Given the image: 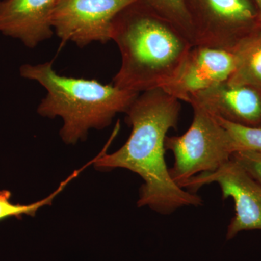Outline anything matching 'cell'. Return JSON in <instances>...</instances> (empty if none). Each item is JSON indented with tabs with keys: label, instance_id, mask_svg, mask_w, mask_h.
Masks as SVG:
<instances>
[{
	"label": "cell",
	"instance_id": "9",
	"mask_svg": "<svg viewBox=\"0 0 261 261\" xmlns=\"http://www.w3.org/2000/svg\"><path fill=\"white\" fill-rule=\"evenodd\" d=\"M189 104L242 126L261 127V90L227 81L197 92Z\"/></svg>",
	"mask_w": 261,
	"mask_h": 261
},
{
	"label": "cell",
	"instance_id": "4",
	"mask_svg": "<svg viewBox=\"0 0 261 261\" xmlns=\"http://www.w3.org/2000/svg\"><path fill=\"white\" fill-rule=\"evenodd\" d=\"M193 120L181 136L166 137V149L174 156L171 177L180 187L202 173L214 172L238 152L234 140L217 118L197 106H192Z\"/></svg>",
	"mask_w": 261,
	"mask_h": 261
},
{
	"label": "cell",
	"instance_id": "3",
	"mask_svg": "<svg viewBox=\"0 0 261 261\" xmlns=\"http://www.w3.org/2000/svg\"><path fill=\"white\" fill-rule=\"evenodd\" d=\"M20 76L34 81L47 91L37 108L40 116L63 121L62 140L75 144L92 128H106L118 113H125L138 93L103 84L97 80L73 78L58 74L53 62L24 64Z\"/></svg>",
	"mask_w": 261,
	"mask_h": 261
},
{
	"label": "cell",
	"instance_id": "15",
	"mask_svg": "<svg viewBox=\"0 0 261 261\" xmlns=\"http://www.w3.org/2000/svg\"><path fill=\"white\" fill-rule=\"evenodd\" d=\"M231 159L238 163L261 185V152L251 150L239 151L233 154Z\"/></svg>",
	"mask_w": 261,
	"mask_h": 261
},
{
	"label": "cell",
	"instance_id": "13",
	"mask_svg": "<svg viewBox=\"0 0 261 261\" xmlns=\"http://www.w3.org/2000/svg\"><path fill=\"white\" fill-rule=\"evenodd\" d=\"M149 8L171 22L195 45L191 19L185 0H142Z\"/></svg>",
	"mask_w": 261,
	"mask_h": 261
},
{
	"label": "cell",
	"instance_id": "5",
	"mask_svg": "<svg viewBox=\"0 0 261 261\" xmlns=\"http://www.w3.org/2000/svg\"><path fill=\"white\" fill-rule=\"evenodd\" d=\"M195 45L234 51L260 28L252 0H185Z\"/></svg>",
	"mask_w": 261,
	"mask_h": 261
},
{
	"label": "cell",
	"instance_id": "12",
	"mask_svg": "<svg viewBox=\"0 0 261 261\" xmlns=\"http://www.w3.org/2000/svg\"><path fill=\"white\" fill-rule=\"evenodd\" d=\"M82 169L76 170L70 175L66 179L62 181L56 191L53 192L50 195L45 197L42 200L29 204V205H20L14 204L10 201L11 199V192L8 190H1L0 191V221L9 217H20L23 215L27 216H34L36 213L44 206L51 205L53 200L59 195L60 193L66 187L72 180L76 178L80 173L85 169V166L81 168Z\"/></svg>",
	"mask_w": 261,
	"mask_h": 261
},
{
	"label": "cell",
	"instance_id": "11",
	"mask_svg": "<svg viewBox=\"0 0 261 261\" xmlns=\"http://www.w3.org/2000/svg\"><path fill=\"white\" fill-rule=\"evenodd\" d=\"M236 68L227 82L261 90V27L245 38L233 51Z\"/></svg>",
	"mask_w": 261,
	"mask_h": 261
},
{
	"label": "cell",
	"instance_id": "14",
	"mask_svg": "<svg viewBox=\"0 0 261 261\" xmlns=\"http://www.w3.org/2000/svg\"><path fill=\"white\" fill-rule=\"evenodd\" d=\"M215 117L232 137L238 147V152L251 150L261 152V127L242 126Z\"/></svg>",
	"mask_w": 261,
	"mask_h": 261
},
{
	"label": "cell",
	"instance_id": "16",
	"mask_svg": "<svg viewBox=\"0 0 261 261\" xmlns=\"http://www.w3.org/2000/svg\"><path fill=\"white\" fill-rule=\"evenodd\" d=\"M255 3L257 10V13H258L259 22H260L261 27V0H252Z\"/></svg>",
	"mask_w": 261,
	"mask_h": 261
},
{
	"label": "cell",
	"instance_id": "8",
	"mask_svg": "<svg viewBox=\"0 0 261 261\" xmlns=\"http://www.w3.org/2000/svg\"><path fill=\"white\" fill-rule=\"evenodd\" d=\"M236 63L233 51L194 45L176 75L161 89L178 100L189 103L193 94L228 81Z\"/></svg>",
	"mask_w": 261,
	"mask_h": 261
},
{
	"label": "cell",
	"instance_id": "7",
	"mask_svg": "<svg viewBox=\"0 0 261 261\" xmlns=\"http://www.w3.org/2000/svg\"><path fill=\"white\" fill-rule=\"evenodd\" d=\"M217 183L223 200L231 198L235 214L228 226L226 240L239 233L261 230V185L249 174L238 163L230 160L214 172L200 173L180 185L182 189L195 193L201 187Z\"/></svg>",
	"mask_w": 261,
	"mask_h": 261
},
{
	"label": "cell",
	"instance_id": "6",
	"mask_svg": "<svg viewBox=\"0 0 261 261\" xmlns=\"http://www.w3.org/2000/svg\"><path fill=\"white\" fill-rule=\"evenodd\" d=\"M138 0H58L51 17L53 30L63 42L84 47L112 41L115 20Z\"/></svg>",
	"mask_w": 261,
	"mask_h": 261
},
{
	"label": "cell",
	"instance_id": "10",
	"mask_svg": "<svg viewBox=\"0 0 261 261\" xmlns=\"http://www.w3.org/2000/svg\"><path fill=\"white\" fill-rule=\"evenodd\" d=\"M58 0H0V33L37 47L54 34L51 17Z\"/></svg>",
	"mask_w": 261,
	"mask_h": 261
},
{
	"label": "cell",
	"instance_id": "1",
	"mask_svg": "<svg viewBox=\"0 0 261 261\" xmlns=\"http://www.w3.org/2000/svg\"><path fill=\"white\" fill-rule=\"evenodd\" d=\"M180 102L161 88L141 92L125 112L132 127L128 140L113 153L105 149L94 163L99 169L125 168L138 174L144 181L139 207L148 206L163 215L202 204L200 197L173 181L165 160L166 135L177 126Z\"/></svg>",
	"mask_w": 261,
	"mask_h": 261
},
{
	"label": "cell",
	"instance_id": "2",
	"mask_svg": "<svg viewBox=\"0 0 261 261\" xmlns=\"http://www.w3.org/2000/svg\"><path fill=\"white\" fill-rule=\"evenodd\" d=\"M112 41L121 59L113 85L138 94L161 88L172 80L194 46L142 0L118 15Z\"/></svg>",
	"mask_w": 261,
	"mask_h": 261
}]
</instances>
